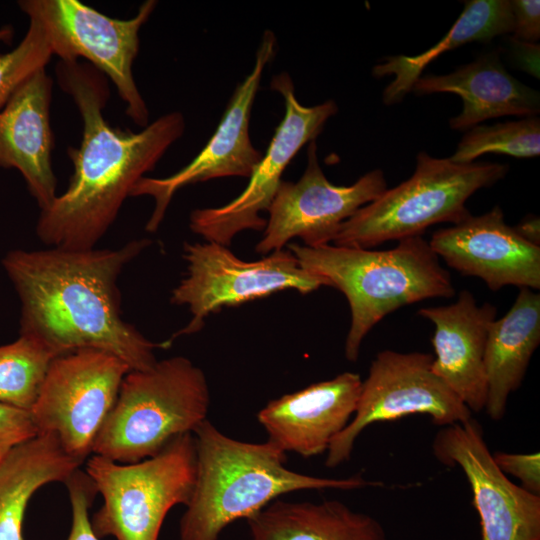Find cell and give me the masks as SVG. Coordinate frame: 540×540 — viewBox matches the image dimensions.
<instances>
[{
  "mask_svg": "<svg viewBox=\"0 0 540 540\" xmlns=\"http://www.w3.org/2000/svg\"><path fill=\"white\" fill-rule=\"evenodd\" d=\"M133 240L118 249L9 252L3 266L21 302L20 334L33 337L56 356L82 348L114 354L131 370L157 359L170 341L148 340L121 313L118 278L148 245Z\"/></svg>",
  "mask_w": 540,
  "mask_h": 540,
  "instance_id": "obj_2",
  "label": "cell"
},
{
  "mask_svg": "<svg viewBox=\"0 0 540 540\" xmlns=\"http://www.w3.org/2000/svg\"><path fill=\"white\" fill-rule=\"evenodd\" d=\"M432 363L428 353L379 352L362 382L354 415L326 451L325 465L346 462L358 436L373 423L414 414L428 415L443 427L471 419L470 409L433 372Z\"/></svg>",
  "mask_w": 540,
  "mask_h": 540,
  "instance_id": "obj_11",
  "label": "cell"
},
{
  "mask_svg": "<svg viewBox=\"0 0 540 540\" xmlns=\"http://www.w3.org/2000/svg\"><path fill=\"white\" fill-rule=\"evenodd\" d=\"M539 343L540 294L520 288L509 311L495 319L488 330L484 356L485 409L493 420L504 416L508 397L521 385Z\"/></svg>",
  "mask_w": 540,
  "mask_h": 540,
  "instance_id": "obj_21",
  "label": "cell"
},
{
  "mask_svg": "<svg viewBox=\"0 0 540 540\" xmlns=\"http://www.w3.org/2000/svg\"><path fill=\"white\" fill-rule=\"evenodd\" d=\"M508 169L507 164L459 163L422 151L412 176L345 220L333 243L370 249L383 242L421 236L434 224H457L471 215L467 200L503 179Z\"/></svg>",
  "mask_w": 540,
  "mask_h": 540,
  "instance_id": "obj_6",
  "label": "cell"
},
{
  "mask_svg": "<svg viewBox=\"0 0 540 540\" xmlns=\"http://www.w3.org/2000/svg\"><path fill=\"white\" fill-rule=\"evenodd\" d=\"M299 265L340 290L349 303L345 357L358 359L365 336L386 315L428 298L454 296L450 274L421 236L399 240L389 250L288 245Z\"/></svg>",
  "mask_w": 540,
  "mask_h": 540,
  "instance_id": "obj_4",
  "label": "cell"
},
{
  "mask_svg": "<svg viewBox=\"0 0 540 540\" xmlns=\"http://www.w3.org/2000/svg\"><path fill=\"white\" fill-rule=\"evenodd\" d=\"M51 77L42 67L26 78L0 109V167L23 176L40 209L57 197L52 168Z\"/></svg>",
  "mask_w": 540,
  "mask_h": 540,
  "instance_id": "obj_18",
  "label": "cell"
},
{
  "mask_svg": "<svg viewBox=\"0 0 540 540\" xmlns=\"http://www.w3.org/2000/svg\"><path fill=\"white\" fill-rule=\"evenodd\" d=\"M210 391L201 368L184 356L130 370L101 426L92 454L128 464L152 457L207 419Z\"/></svg>",
  "mask_w": 540,
  "mask_h": 540,
  "instance_id": "obj_5",
  "label": "cell"
},
{
  "mask_svg": "<svg viewBox=\"0 0 540 540\" xmlns=\"http://www.w3.org/2000/svg\"><path fill=\"white\" fill-rule=\"evenodd\" d=\"M56 75L78 108L82 139L78 148L67 149L73 164L69 185L41 210L36 233L49 247L92 249L115 221L135 184L183 135L185 120L176 111L139 132L114 127L103 115L109 86L100 71L87 62L59 61Z\"/></svg>",
  "mask_w": 540,
  "mask_h": 540,
  "instance_id": "obj_1",
  "label": "cell"
},
{
  "mask_svg": "<svg viewBox=\"0 0 540 540\" xmlns=\"http://www.w3.org/2000/svg\"><path fill=\"white\" fill-rule=\"evenodd\" d=\"M418 314L435 326L433 372L471 412L483 410L487 398L485 347L496 307L487 302L478 306L473 294L462 290L455 303L421 308Z\"/></svg>",
  "mask_w": 540,
  "mask_h": 540,
  "instance_id": "obj_19",
  "label": "cell"
},
{
  "mask_svg": "<svg viewBox=\"0 0 540 540\" xmlns=\"http://www.w3.org/2000/svg\"><path fill=\"white\" fill-rule=\"evenodd\" d=\"M362 382L357 373H341L269 401L257 419L267 440L285 453L320 455L350 422Z\"/></svg>",
  "mask_w": 540,
  "mask_h": 540,
  "instance_id": "obj_17",
  "label": "cell"
},
{
  "mask_svg": "<svg viewBox=\"0 0 540 540\" xmlns=\"http://www.w3.org/2000/svg\"><path fill=\"white\" fill-rule=\"evenodd\" d=\"M247 522L251 540H387L375 518L338 500H274Z\"/></svg>",
  "mask_w": 540,
  "mask_h": 540,
  "instance_id": "obj_22",
  "label": "cell"
},
{
  "mask_svg": "<svg viewBox=\"0 0 540 540\" xmlns=\"http://www.w3.org/2000/svg\"><path fill=\"white\" fill-rule=\"evenodd\" d=\"M55 357L40 341L23 334L0 346V403L30 412Z\"/></svg>",
  "mask_w": 540,
  "mask_h": 540,
  "instance_id": "obj_25",
  "label": "cell"
},
{
  "mask_svg": "<svg viewBox=\"0 0 540 540\" xmlns=\"http://www.w3.org/2000/svg\"><path fill=\"white\" fill-rule=\"evenodd\" d=\"M510 58L516 66L539 79V44L523 42L510 37Z\"/></svg>",
  "mask_w": 540,
  "mask_h": 540,
  "instance_id": "obj_32",
  "label": "cell"
},
{
  "mask_svg": "<svg viewBox=\"0 0 540 540\" xmlns=\"http://www.w3.org/2000/svg\"><path fill=\"white\" fill-rule=\"evenodd\" d=\"M514 229L526 241L533 245L540 246V227L538 217H527L523 219Z\"/></svg>",
  "mask_w": 540,
  "mask_h": 540,
  "instance_id": "obj_33",
  "label": "cell"
},
{
  "mask_svg": "<svg viewBox=\"0 0 540 540\" xmlns=\"http://www.w3.org/2000/svg\"><path fill=\"white\" fill-rule=\"evenodd\" d=\"M131 368L107 351L82 348L55 357L30 410L38 434H55L82 464Z\"/></svg>",
  "mask_w": 540,
  "mask_h": 540,
  "instance_id": "obj_10",
  "label": "cell"
},
{
  "mask_svg": "<svg viewBox=\"0 0 540 540\" xmlns=\"http://www.w3.org/2000/svg\"><path fill=\"white\" fill-rule=\"evenodd\" d=\"M185 277L173 289L170 301L186 305L192 315L188 324L168 341L199 332L205 318L224 306L240 305L278 291L294 289L301 294L328 286L325 279L303 269L288 249L276 250L257 261L236 257L227 246L213 242L185 243Z\"/></svg>",
  "mask_w": 540,
  "mask_h": 540,
  "instance_id": "obj_9",
  "label": "cell"
},
{
  "mask_svg": "<svg viewBox=\"0 0 540 540\" xmlns=\"http://www.w3.org/2000/svg\"><path fill=\"white\" fill-rule=\"evenodd\" d=\"M72 511V523L66 540H100L92 530L89 510L98 494L85 470H75L64 482Z\"/></svg>",
  "mask_w": 540,
  "mask_h": 540,
  "instance_id": "obj_28",
  "label": "cell"
},
{
  "mask_svg": "<svg viewBox=\"0 0 540 540\" xmlns=\"http://www.w3.org/2000/svg\"><path fill=\"white\" fill-rule=\"evenodd\" d=\"M387 189L382 170L361 176L350 186L332 184L318 161L317 144L307 147V165L297 182L282 180L268 212L269 218L256 252L281 250L295 237L307 247L330 244L342 223Z\"/></svg>",
  "mask_w": 540,
  "mask_h": 540,
  "instance_id": "obj_13",
  "label": "cell"
},
{
  "mask_svg": "<svg viewBox=\"0 0 540 540\" xmlns=\"http://www.w3.org/2000/svg\"><path fill=\"white\" fill-rule=\"evenodd\" d=\"M14 37V29L11 26H4L0 28V41L9 43Z\"/></svg>",
  "mask_w": 540,
  "mask_h": 540,
  "instance_id": "obj_34",
  "label": "cell"
},
{
  "mask_svg": "<svg viewBox=\"0 0 540 540\" xmlns=\"http://www.w3.org/2000/svg\"><path fill=\"white\" fill-rule=\"evenodd\" d=\"M496 465L522 482V487L532 494H540V454L497 452L492 454Z\"/></svg>",
  "mask_w": 540,
  "mask_h": 540,
  "instance_id": "obj_30",
  "label": "cell"
},
{
  "mask_svg": "<svg viewBox=\"0 0 540 540\" xmlns=\"http://www.w3.org/2000/svg\"><path fill=\"white\" fill-rule=\"evenodd\" d=\"M285 103V114L274 136L254 168L249 183L240 195L220 207L201 208L190 214V229L207 242L229 246L245 230L262 231L267 220L260 212L268 210L282 182V174L298 151L316 139L338 107L333 100L307 107L295 96L289 74L275 75L270 83Z\"/></svg>",
  "mask_w": 540,
  "mask_h": 540,
  "instance_id": "obj_12",
  "label": "cell"
},
{
  "mask_svg": "<svg viewBox=\"0 0 540 540\" xmlns=\"http://www.w3.org/2000/svg\"><path fill=\"white\" fill-rule=\"evenodd\" d=\"M85 472L103 498L90 517L98 538L158 540L168 512L188 503L196 476L193 433L171 441L158 454L136 463H118L92 454Z\"/></svg>",
  "mask_w": 540,
  "mask_h": 540,
  "instance_id": "obj_7",
  "label": "cell"
},
{
  "mask_svg": "<svg viewBox=\"0 0 540 540\" xmlns=\"http://www.w3.org/2000/svg\"><path fill=\"white\" fill-rule=\"evenodd\" d=\"M486 153L516 158L537 157L540 153L539 118L534 116L493 125L478 124L464 134L450 159L471 163Z\"/></svg>",
  "mask_w": 540,
  "mask_h": 540,
  "instance_id": "obj_26",
  "label": "cell"
},
{
  "mask_svg": "<svg viewBox=\"0 0 540 540\" xmlns=\"http://www.w3.org/2000/svg\"><path fill=\"white\" fill-rule=\"evenodd\" d=\"M37 435L29 411L0 403V464L15 447Z\"/></svg>",
  "mask_w": 540,
  "mask_h": 540,
  "instance_id": "obj_29",
  "label": "cell"
},
{
  "mask_svg": "<svg viewBox=\"0 0 540 540\" xmlns=\"http://www.w3.org/2000/svg\"><path fill=\"white\" fill-rule=\"evenodd\" d=\"M512 33V12L508 0H469L448 33L434 46L415 56H391L374 66L372 73L380 78L393 75L394 79L383 91V102L392 105L411 92L425 67L446 50L470 42H489L493 38Z\"/></svg>",
  "mask_w": 540,
  "mask_h": 540,
  "instance_id": "obj_24",
  "label": "cell"
},
{
  "mask_svg": "<svg viewBox=\"0 0 540 540\" xmlns=\"http://www.w3.org/2000/svg\"><path fill=\"white\" fill-rule=\"evenodd\" d=\"M52 55L41 25L29 18L21 42L10 52L0 54V109L26 78L46 66Z\"/></svg>",
  "mask_w": 540,
  "mask_h": 540,
  "instance_id": "obj_27",
  "label": "cell"
},
{
  "mask_svg": "<svg viewBox=\"0 0 540 540\" xmlns=\"http://www.w3.org/2000/svg\"><path fill=\"white\" fill-rule=\"evenodd\" d=\"M432 450L442 464L457 465L465 474L483 540H540V496L514 484L499 469L476 420L444 426Z\"/></svg>",
  "mask_w": 540,
  "mask_h": 540,
  "instance_id": "obj_15",
  "label": "cell"
},
{
  "mask_svg": "<svg viewBox=\"0 0 540 540\" xmlns=\"http://www.w3.org/2000/svg\"><path fill=\"white\" fill-rule=\"evenodd\" d=\"M18 5L41 25L53 55L60 61L87 60L113 82L133 122L143 128L149 124V111L132 68L140 46L139 31L157 1H145L134 17L124 20L78 0H21Z\"/></svg>",
  "mask_w": 540,
  "mask_h": 540,
  "instance_id": "obj_8",
  "label": "cell"
},
{
  "mask_svg": "<svg viewBox=\"0 0 540 540\" xmlns=\"http://www.w3.org/2000/svg\"><path fill=\"white\" fill-rule=\"evenodd\" d=\"M512 36L514 39L535 43L540 38V2L538 0L510 1Z\"/></svg>",
  "mask_w": 540,
  "mask_h": 540,
  "instance_id": "obj_31",
  "label": "cell"
},
{
  "mask_svg": "<svg viewBox=\"0 0 540 540\" xmlns=\"http://www.w3.org/2000/svg\"><path fill=\"white\" fill-rule=\"evenodd\" d=\"M412 91L418 95H459L462 111L449 120L454 130H467L501 116L534 117L540 111L539 92L514 78L504 67L498 51L485 53L446 75L421 76Z\"/></svg>",
  "mask_w": 540,
  "mask_h": 540,
  "instance_id": "obj_20",
  "label": "cell"
},
{
  "mask_svg": "<svg viewBox=\"0 0 540 540\" xmlns=\"http://www.w3.org/2000/svg\"><path fill=\"white\" fill-rule=\"evenodd\" d=\"M276 47L275 34L265 30L251 72L236 86L216 131L189 164L168 177L144 176L135 184L130 197L150 196L154 200L146 231L159 228L172 198L181 188L216 178L251 176L263 155L250 139V115L263 71L274 58Z\"/></svg>",
  "mask_w": 540,
  "mask_h": 540,
  "instance_id": "obj_14",
  "label": "cell"
},
{
  "mask_svg": "<svg viewBox=\"0 0 540 540\" xmlns=\"http://www.w3.org/2000/svg\"><path fill=\"white\" fill-rule=\"evenodd\" d=\"M428 243L449 267L482 279L493 291L540 288V246L507 225L499 206L436 231Z\"/></svg>",
  "mask_w": 540,
  "mask_h": 540,
  "instance_id": "obj_16",
  "label": "cell"
},
{
  "mask_svg": "<svg viewBox=\"0 0 540 540\" xmlns=\"http://www.w3.org/2000/svg\"><path fill=\"white\" fill-rule=\"evenodd\" d=\"M193 436L196 476L180 519L179 540H218L227 525L249 518L286 493L377 485L358 475L322 478L290 470L285 466L286 453L272 442L236 440L208 419Z\"/></svg>",
  "mask_w": 540,
  "mask_h": 540,
  "instance_id": "obj_3",
  "label": "cell"
},
{
  "mask_svg": "<svg viewBox=\"0 0 540 540\" xmlns=\"http://www.w3.org/2000/svg\"><path fill=\"white\" fill-rule=\"evenodd\" d=\"M81 465L53 433L15 447L0 464V540H24L23 522L33 494L46 484L64 483Z\"/></svg>",
  "mask_w": 540,
  "mask_h": 540,
  "instance_id": "obj_23",
  "label": "cell"
}]
</instances>
